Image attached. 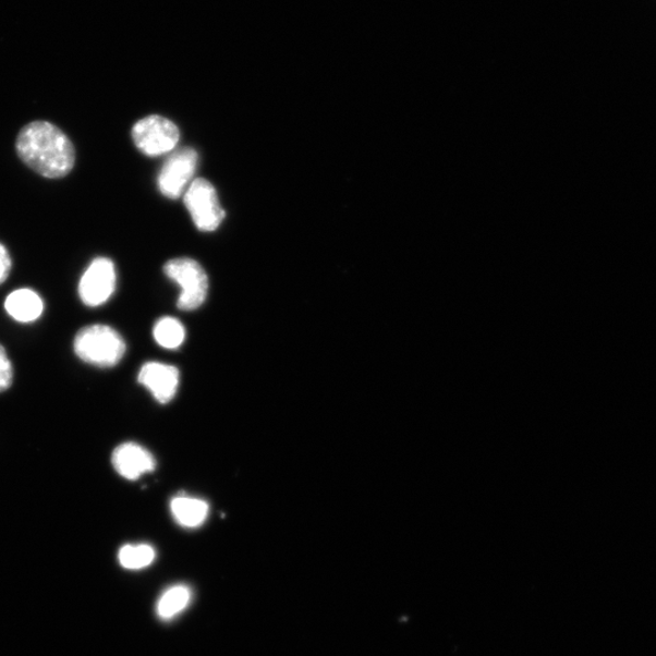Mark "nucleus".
Instances as JSON below:
<instances>
[{"label":"nucleus","instance_id":"obj_1","mask_svg":"<svg viewBox=\"0 0 656 656\" xmlns=\"http://www.w3.org/2000/svg\"><path fill=\"white\" fill-rule=\"evenodd\" d=\"M16 151L29 168L49 179L66 177L76 162L75 146L70 137L46 121L28 123L20 131Z\"/></svg>","mask_w":656,"mask_h":656},{"label":"nucleus","instance_id":"obj_2","mask_svg":"<svg viewBox=\"0 0 656 656\" xmlns=\"http://www.w3.org/2000/svg\"><path fill=\"white\" fill-rule=\"evenodd\" d=\"M82 362L98 367L118 365L125 354V342L114 328L108 325L83 327L73 342Z\"/></svg>","mask_w":656,"mask_h":656},{"label":"nucleus","instance_id":"obj_3","mask_svg":"<svg viewBox=\"0 0 656 656\" xmlns=\"http://www.w3.org/2000/svg\"><path fill=\"white\" fill-rule=\"evenodd\" d=\"M165 274L180 286L178 308L194 312L207 299L209 281L201 264L192 258H177L166 263Z\"/></svg>","mask_w":656,"mask_h":656},{"label":"nucleus","instance_id":"obj_4","mask_svg":"<svg viewBox=\"0 0 656 656\" xmlns=\"http://www.w3.org/2000/svg\"><path fill=\"white\" fill-rule=\"evenodd\" d=\"M184 204L198 230L215 231L223 223L226 210L220 206L216 187L207 179L193 180L185 192Z\"/></svg>","mask_w":656,"mask_h":656},{"label":"nucleus","instance_id":"obj_5","mask_svg":"<svg viewBox=\"0 0 656 656\" xmlns=\"http://www.w3.org/2000/svg\"><path fill=\"white\" fill-rule=\"evenodd\" d=\"M132 137L135 146L143 154L157 157L175 149L180 132L172 121L153 114L134 124Z\"/></svg>","mask_w":656,"mask_h":656},{"label":"nucleus","instance_id":"obj_6","mask_svg":"<svg viewBox=\"0 0 656 656\" xmlns=\"http://www.w3.org/2000/svg\"><path fill=\"white\" fill-rule=\"evenodd\" d=\"M197 163L198 155L192 147H183L169 156L158 175L162 195L171 199L182 196L193 183Z\"/></svg>","mask_w":656,"mask_h":656},{"label":"nucleus","instance_id":"obj_7","mask_svg":"<svg viewBox=\"0 0 656 656\" xmlns=\"http://www.w3.org/2000/svg\"><path fill=\"white\" fill-rule=\"evenodd\" d=\"M118 282L114 264L109 258L95 259L80 282V297L87 306H100L111 299Z\"/></svg>","mask_w":656,"mask_h":656},{"label":"nucleus","instance_id":"obj_8","mask_svg":"<svg viewBox=\"0 0 656 656\" xmlns=\"http://www.w3.org/2000/svg\"><path fill=\"white\" fill-rule=\"evenodd\" d=\"M111 461L114 471L129 481L139 479L142 475L153 472L156 467L153 454L134 442H124L116 448Z\"/></svg>","mask_w":656,"mask_h":656},{"label":"nucleus","instance_id":"obj_9","mask_svg":"<svg viewBox=\"0 0 656 656\" xmlns=\"http://www.w3.org/2000/svg\"><path fill=\"white\" fill-rule=\"evenodd\" d=\"M178 368L161 363H147L139 373V384L150 390L158 403L167 404L171 401L179 387Z\"/></svg>","mask_w":656,"mask_h":656},{"label":"nucleus","instance_id":"obj_10","mask_svg":"<svg viewBox=\"0 0 656 656\" xmlns=\"http://www.w3.org/2000/svg\"><path fill=\"white\" fill-rule=\"evenodd\" d=\"M5 309L16 321L32 323L44 313V301L35 291L17 290L8 295Z\"/></svg>","mask_w":656,"mask_h":656},{"label":"nucleus","instance_id":"obj_11","mask_svg":"<svg viewBox=\"0 0 656 656\" xmlns=\"http://www.w3.org/2000/svg\"><path fill=\"white\" fill-rule=\"evenodd\" d=\"M171 512L179 525L194 529L206 522L209 506L205 500L197 499V497L179 495L171 502Z\"/></svg>","mask_w":656,"mask_h":656},{"label":"nucleus","instance_id":"obj_12","mask_svg":"<svg viewBox=\"0 0 656 656\" xmlns=\"http://www.w3.org/2000/svg\"><path fill=\"white\" fill-rule=\"evenodd\" d=\"M192 596V590L185 585L168 588L157 602V616L163 620L173 619L187 608Z\"/></svg>","mask_w":656,"mask_h":656},{"label":"nucleus","instance_id":"obj_13","mask_svg":"<svg viewBox=\"0 0 656 656\" xmlns=\"http://www.w3.org/2000/svg\"><path fill=\"white\" fill-rule=\"evenodd\" d=\"M185 328L174 317H163L154 328L155 341L166 349H177L185 341Z\"/></svg>","mask_w":656,"mask_h":656},{"label":"nucleus","instance_id":"obj_14","mask_svg":"<svg viewBox=\"0 0 656 656\" xmlns=\"http://www.w3.org/2000/svg\"><path fill=\"white\" fill-rule=\"evenodd\" d=\"M155 548L150 545H125L120 549L119 560L123 568L139 570L154 563Z\"/></svg>","mask_w":656,"mask_h":656},{"label":"nucleus","instance_id":"obj_15","mask_svg":"<svg viewBox=\"0 0 656 656\" xmlns=\"http://www.w3.org/2000/svg\"><path fill=\"white\" fill-rule=\"evenodd\" d=\"M13 376L12 362H10L4 347L0 345V393L12 387Z\"/></svg>","mask_w":656,"mask_h":656},{"label":"nucleus","instance_id":"obj_16","mask_svg":"<svg viewBox=\"0 0 656 656\" xmlns=\"http://www.w3.org/2000/svg\"><path fill=\"white\" fill-rule=\"evenodd\" d=\"M10 270H12V258H10L8 250L0 243V284L8 279Z\"/></svg>","mask_w":656,"mask_h":656}]
</instances>
